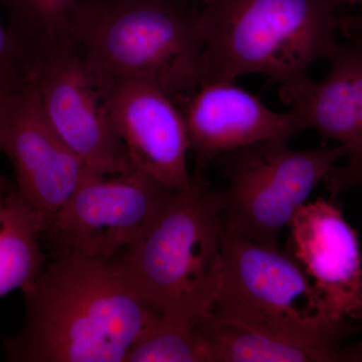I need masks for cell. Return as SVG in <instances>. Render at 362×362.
Instances as JSON below:
<instances>
[{"instance_id": "1", "label": "cell", "mask_w": 362, "mask_h": 362, "mask_svg": "<svg viewBox=\"0 0 362 362\" xmlns=\"http://www.w3.org/2000/svg\"><path fill=\"white\" fill-rule=\"evenodd\" d=\"M25 321L4 342L16 362H126L160 317L120 256L59 252L21 289Z\"/></svg>"}, {"instance_id": "2", "label": "cell", "mask_w": 362, "mask_h": 362, "mask_svg": "<svg viewBox=\"0 0 362 362\" xmlns=\"http://www.w3.org/2000/svg\"><path fill=\"white\" fill-rule=\"evenodd\" d=\"M73 35L101 90L143 81L178 104L202 83L204 42L192 0H81Z\"/></svg>"}, {"instance_id": "3", "label": "cell", "mask_w": 362, "mask_h": 362, "mask_svg": "<svg viewBox=\"0 0 362 362\" xmlns=\"http://www.w3.org/2000/svg\"><path fill=\"white\" fill-rule=\"evenodd\" d=\"M204 42L202 82L263 74L281 88L331 59L340 18L330 0H197Z\"/></svg>"}, {"instance_id": "4", "label": "cell", "mask_w": 362, "mask_h": 362, "mask_svg": "<svg viewBox=\"0 0 362 362\" xmlns=\"http://www.w3.org/2000/svg\"><path fill=\"white\" fill-rule=\"evenodd\" d=\"M223 233L218 190L197 170L187 187L168 194L120 257L154 310L197 322L211 311L220 288Z\"/></svg>"}, {"instance_id": "5", "label": "cell", "mask_w": 362, "mask_h": 362, "mask_svg": "<svg viewBox=\"0 0 362 362\" xmlns=\"http://www.w3.org/2000/svg\"><path fill=\"white\" fill-rule=\"evenodd\" d=\"M223 266L214 318L270 337L344 346L361 323L335 320L294 256L223 233Z\"/></svg>"}, {"instance_id": "6", "label": "cell", "mask_w": 362, "mask_h": 362, "mask_svg": "<svg viewBox=\"0 0 362 362\" xmlns=\"http://www.w3.org/2000/svg\"><path fill=\"white\" fill-rule=\"evenodd\" d=\"M287 141L274 138L223 154L221 165L228 185L218 197L226 232L277 247L298 209L346 156L342 146L296 151Z\"/></svg>"}, {"instance_id": "7", "label": "cell", "mask_w": 362, "mask_h": 362, "mask_svg": "<svg viewBox=\"0 0 362 362\" xmlns=\"http://www.w3.org/2000/svg\"><path fill=\"white\" fill-rule=\"evenodd\" d=\"M170 192L137 168L118 175L90 171L44 235L59 252L120 256L146 230Z\"/></svg>"}, {"instance_id": "8", "label": "cell", "mask_w": 362, "mask_h": 362, "mask_svg": "<svg viewBox=\"0 0 362 362\" xmlns=\"http://www.w3.org/2000/svg\"><path fill=\"white\" fill-rule=\"evenodd\" d=\"M32 80L47 123L90 170L118 175L136 168L77 44L42 56Z\"/></svg>"}, {"instance_id": "9", "label": "cell", "mask_w": 362, "mask_h": 362, "mask_svg": "<svg viewBox=\"0 0 362 362\" xmlns=\"http://www.w3.org/2000/svg\"><path fill=\"white\" fill-rule=\"evenodd\" d=\"M0 151L13 164L16 189L44 221L45 235L92 170L47 123L33 80L0 101Z\"/></svg>"}, {"instance_id": "10", "label": "cell", "mask_w": 362, "mask_h": 362, "mask_svg": "<svg viewBox=\"0 0 362 362\" xmlns=\"http://www.w3.org/2000/svg\"><path fill=\"white\" fill-rule=\"evenodd\" d=\"M101 92L135 168L171 192L187 187L189 139L175 100L143 81H118Z\"/></svg>"}, {"instance_id": "11", "label": "cell", "mask_w": 362, "mask_h": 362, "mask_svg": "<svg viewBox=\"0 0 362 362\" xmlns=\"http://www.w3.org/2000/svg\"><path fill=\"white\" fill-rule=\"evenodd\" d=\"M295 259L335 320L362 324V265L356 232L334 202H306L293 216Z\"/></svg>"}, {"instance_id": "12", "label": "cell", "mask_w": 362, "mask_h": 362, "mask_svg": "<svg viewBox=\"0 0 362 362\" xmlns=\"http://www.w3.org/2000/svg\"><path fill=\"white\" fill-rule=\"evenodd\" d=\"M177 106L199 164L264 140H288L306 128L291 111L271 110L233 82H202Z\"/></svg>"}, {"instance_id": "13", "label": "cell", "mask_w": 362, "mask_h": 362, "mask_svg": "<svg viewBox=\"0 0 362 362\" xmlns=\"http://www.w3.org/2000/svg\"><path fill=\"white\" fill-rule=\"evenodd\" d=\"M211 362H362L361 344L332 347L270 337L214 318L202 317Z\"/></svg>"}, {"instance_id": "14", "label": "cell", "mask_w": 362, "mask_h": 362, "mask_svg": "<svg viewBox=\"0 0 362 362\" xmlns=\"http://www.w3.org/2000/svg\"><path fill=\"white\" fill-rule=\"evenodd\" d=\"M44 221L18 189L0 195V298L33 282L45 265Z\"/></svg>"}, {"instance_id": "15", "label": "cell", "mask_w": 362, "mask_h": 362, "mask_svg": "<svg viewBox=\"0 0 362 362\" xmlns=\"http://www.w3.org/2000/svg\"><path fill=\"white\" fill-rule=\"evenodd\" d=\"M81 0H0L6 26L30 73L45 54L76 44L73 30Z\"/></svg>"}, {"instance_id": "16", "label": "cell", "mask_w": 362, "mask_h": 362, "mask_svg": "<svg viewBox=\"0 0 362 362\" xmlns=\"http://www.w3.org/2000/svg\"><path fill=\"white\" fill-rule=\"evenodd\" d=\"M126 362H211V356L197 322L160 316L134 343Z\"/></svg>"}, {"instance_id": "17", "label": "cell", "mask_w": 362, "mask_h": 362, "mask_svg": "<svg viewBox=\"0 0 362 362\" xmlns=\"http://www.w3.org/2000/svg\"><path fill=\"white\" fill-rule=\"evenodd\" d=\"M30 80L23 51L0 18V98L23 89Z\"/></svg>"}, {"instance_id": "18", "label": "cell", "mask_w": 362, "mask_h": 362, "mask_svg": "<svg viewBox=\"0 0 362 362\" xmlns=\"http://www.w3.org/2000/svg\"><path fill=\"white\" fill-rule=\"evenodd\" d=\"M359 11L354 16L340 18L339 30H341L352 42L362 44V1L357 4Z\"/></svg>"}, {"instance_id": "19", "label": "cell", "mask_w": 362, "mask_h": 362, "mask_svg": "<svg viewBox=\"0 0 362 362\" xmlns=\"http://www.w3.org/2000/svg\"><path fill=\"white\" fill-rule=\"evenodd\" d=\"M16 182L6 180L4 176L0 175V195L7 194L16 189Z\"/></svg>"}, {"instance_id": "20", "label": "cell", "mask_w": 362, "mask_h": 362, "mask_svg": "<svg viewBox=\"0 0 362 362\" xmlns=\"http://www.w3.org/2000/svg\"><path fill=\"white\" fill-rule=\"evenodd\" d=\"M335 6H342V4H358L362 0H330Z\"/></svg>"}, {"instance_id": "21", "label": "cell", "mask_w": 362, "mask_h": 362, "mask_svg": "<svg viewBox=\"0 0 362 362\" xmlns=\"http://www.w3.org/2000/svg\"><path fill=\"white\" fill-rule=\"evenodd\" d=\"M192 1L197 2V0H192Z\"/></svg>"}, {"instance_id": "22", "label": "cell", "mask_w": 362, "mask_h": 362, "mask_svg": "<svg viewBox=\"0 0 362 362\" xmlns=\"http://www.w3.org/2000/svg\"><path fill=\"white\" fill-rule=\"evenodd\" d=\"M0 153H1V151H0Z\"/></svg>"}]
</instances>
